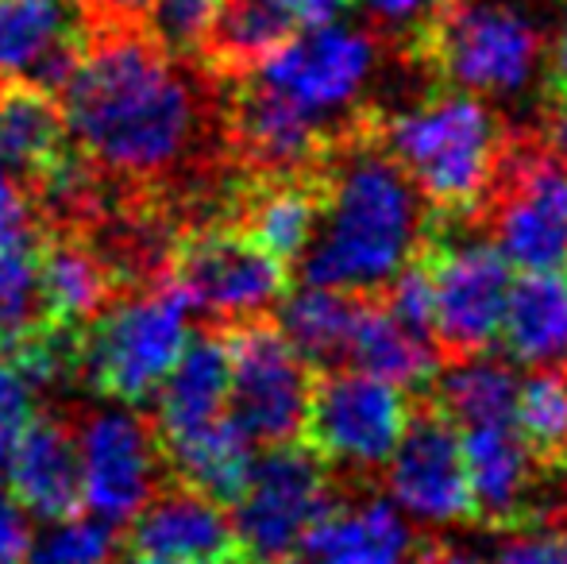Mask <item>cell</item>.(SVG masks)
Wrapping results in <instances>:
<instances>
[{"instance_id": "45", "label": "cell", "mask_w": 567, "mask_h": 564, "mask_svg": "<svg viewBox=\"0 0 567 564\" xmlns=\"http://www.w3.org/2000/svg\"><path fill=\"white\" fill-rule=\"evenodd\" d=\"M135 564H182V561H158V557H140Z\"/></svg>"}, {"instance_id": "15", "label": "cell", "mask_w": 567, "mask_h": 564, "mask_svg": "<svg viewBox=\"0 0 567 564\" xmlns=\"http://www.w3.org/2000/svg\"><path fill=\"white\" fill-rule=\"evenodd\" d=\"M85 47V0H0V82L54 93Z\"/></svg>"}, {"instance_id": "37", "label": "cell", "mask_w": 567, "mask_h": 564, "mask_svg": "<svg viewBox=\"0 0 567 564\" xmlns=\"http://www.w3.org/2000/svg\"><path fill=\"white\" fill-rule=\"evenodd\" d=\"M31 422H35V391L12 363H0V468Z\"/></svg>"}, {"instance_id": "5", "label": "cell", "mask_w": 567, "mask_h": 564, "mask_svg": "<svg viewBox=\"0 0 567 564\" xmlns=\"http://www.w3.org/2000/svg\"><path fill=\"white\" fill-rule=\"evenodd\" d=\"M332 480L317 452L301 444H270L255 457L239 495L231 499L236 553L247 564H286L332 511Z\"/></svg>"}, {"instance_id": "16", "label": "cell", "mask_w": 567, "mask_h": 564, "mask_svg": "<svg viewBox=\"0 0 567 564\" xmlns=\"http://www.w3.org/2000/svg\"><path fill=\"white\" fill-rule=\"evenodd\" d=\"M132 545L140 557L182 564H231L236 530L225 503L194 488L155 491L132 519Z\"/></svg>"}, {"instance_id": "23", "label": "cell", "mask_w": 567, "mask_h": 564, "mask_svg": "<svg viewBox=\"0 0 567 564\" xmlns=\"http://www.w3.org/2000/svg\"><path fill=\"white\" fill-rule=\"evenodd\" d=\"M236 136L262 171L293 174L321 155L324 129L298 116L270 93L247 85L236 105Z\"/></svg>"}, {"instance_id": "13", "label": "cell", "mask_w": 567, "mask_h": 564, "mask_svg": "<svg viewBox=\"0 0 567 564\" xmlns=\"http://www.w3.org/2000/svg\"><path fill=\"white\" fill-rule=\"evenodd\" d=\"M390 503L421 526H455L471 514L460 429L444 414H410L386 460Z\"/></svg>"}, {"instance_id": "24", "label": "cell", "mask_w": 567, "mask_h": 564, "mask_svg": "<svg viewBox=\"0 0 567 564\" xmlns=\"http://www.w3.org/2000/svg\"><path fill=\"white\" fill-rule=\"evenodd\" d=\"M66 151V121L51 93L8 82L0 90V166L12 174H39Z\"/></svg>"}, {"instance_id": "11", "label": "cell", "mask_w": 567, "mask_h": 564, "mask_svg": "<svg viewBox=\"0 0 567 564\" xmlns=\"http://www.w3.org/2000/svg\"><path fill=\"white\" fill-rule=\"evenodd\" d=\"M174 290L194 314L217 321H255L286 294V267L247 233L209 228L174 256Z\"/></svg>"}, {"instance_id": "2", "label": "cell", "mask_w": 567, "mask_h": 564, "mask_svg": "<svg viewBox=\"0 0 567 564\" xmlns=\"http://www.w3.org/2000/svg\"><path fill=\"white\" fill-rule=\"evenodd\" d=\"M425 240V197L402 166L374 147L340 155L321 217L301 252V279L343 294L382 290Z\"/></svg>"}, {"instance_id": "42", "label": "cell", "mask_w": 567, "mask_h": 564, "mask_svg": "<svg viewBox=\"0 0 567 564\" xmlns=\"http://www.w3.org/2000/svg\"><path fill=\"white\" fill-rule=\"evenodd\" d=\"M548 143H553V155L567 166V85L553 105V116H548Z\"/></svg>"}, {"instance_id": "12", "label": "cell", "mask_w": 567, "mask_h": 564, "mask_svg": "<svg viewBox=\"0 0 567 564\" xmlns=\"http://www.w3.org/2000/svg\"><path fill=\"white\" fill-rule=\"evenodd\" d=\"M433 340L449 352H483L498 337L514 267L491 240H455L433 256Z\"/></svg>"}, {"instance_id": "14", "label": "cell", "mask_w": 567, "mask_h": 564, "mask_svg": "<svg viewBox=\"0 0 567 564\" xmlns=\"http://www.w3.org/2000/svg\"><path fill=\"white\" fill-rule=\"evenodd\" d=\"M494 248L514 271L567 267V166L525 158L494 213Z\"/></svg>"}, {"instance_id": "40", "label": "cell", "mask_w": 567, "mask_h": 564, "mask_svg": "<svg viewBox=\"0 0 567 564\" xmlns=\"http://www.w3.org/2000/svg\"><path fill=\"white\" fill-rule=\"evenodd\" d=\"M28 550H31L28 514H23V506L0 483V564H28Z\"/></svg>"}, {"instance_id": "38", "label": "cell", "mask_w": 567, "mask_h": 564, "mask_svg": "<svg viewBox=\"0 0 567 564\" xmlns=\"http://www.w3.org/2000/svg\"><path fill=\"white\" fill-rule=\"evenodd\" d=\"M363 12L379 23L382 31H417V28H429L436 16L444 12L449 0H359Z\"/></svg>"}, {"instance_id": "39", "label": "cell", "mask_w": 567, "mask_h": 564, "mask_svg": "<svg viewBox=\"0 0 567 564\" xmlns=\"http://www.w3.org/2000/svg\"><path fill=\"white\" fill-rule=\"evenodd\" d=\"M0 244H31V205L8 166H0Z\"/></svg>"}, {"instance_id": "20", "label": "cell", "mask_w": 567, "mask_h": 564, "mask_svg": "<svg viewBox=\"0 0 567 564\" xmlns=\"http://www.w3.org/2000/svg\"><path fill=\"white\" fill-rule=\"evenodd\" d=\"M306 564H413L410 519L390 499L332 506L301 545Z\"/></svg>"}, {"instance_id": "30", "label": "cell", "mask_w": 567, "mask_h": 564, "mask_svg": "<svg viewBox=\"0 0 567 564\" xmlns=\"http://www.w3.org/2000/svg\"><path fill=\"white\" fill-rule=\"evenodd\" d=\"M514 425L537 460L567 457V368H537L517 383Z\"/></svg>"}, {"instance_id": "22", "label": "cell", "mask_w": 567, "mask_h": 564, "mask_svg": "<svg viewBox=\"0 0 567 564\" xmlns=\"http://www.w3.org/2000/svg\"><path fill=\"white\" fill-rule=\"evenodd\" d=\"M498 337L525 368H567V275L522 271L509 286Z\"/></svg>"}, {"instance_id": "36", "label": "cell", "mask_w": 567, "mask_h": 564, "mask_svg": "<svg viewBox=\"0 0 567 564\" xmlns=\"http://www.w3.org/2000/svg\"><path fill=\"white\" fill-rule=\"evenodd\" d=\"M486 564H567V526L517 530L494 545Z\"/></svg>"}, {"instance_id": "31", "label": "cell", "mask_w": 567, "mask_h": 564, "mask_svg": "<svg viewBox=\"0 0 567 564\" xmlns=\"http://www.w3.org/2000/svg\"><path fill=\"white\" fill-rule=\"evenodd\" d=\"M293 23L275 0H225L213 28L209 47L225 62L236 66H255L259 59H267L278 43L293 35Z\"/></svg>"}, {"instance_id": "26", "label": "cell", "mask_w": 567, "mask_h": 564, "mask_svg": "<svg viewBox=\"0 0 567 564\" xmlns=\"http://www.w3.org/2000/svg\"><path fill=\"white\" fill-rule=\"evenodd\" d=\"M166 452H171V464L178 468L182 483L217 503H231L239 495L255 464V441L236 425L231 414L166 444Z\"/></svg>"}, {"instance_id": "17", "label": "cell", "mask_w": 567, "mask_h": 564, "mask_svg": "<svg viewBox=\"0 0 567 564\" xmlns=\"http://www.w3.org/2000/svg\"><path fill=\"white\" fill-rule=\"evenodd\" d=\"M4 488L28 519H66L82 506L74 433L54 418H35L4 460Z\"/></svg>"}, {"instance_id": "10", "label": "cell", "mask_w": 567, "mask_h": 564, "mask_svg": "<svg viewBox=\"0 0 567 564\" xmlns=\"http://www.w3.org/2000/svg\"><path fill=\"white\" fill-rule=\"evenodd\" d=\"M410 422L405 391L343 368L313 383L306 429L317 457L343 464L351 472H374L390 460Z\"/></svg>"}, {"instance_id": "43", "label": "cell", "mask_w": 567, "mask_h": 564, "mask_svg": "<svg viewBox=\"0 0 567 564\" xmlns=\"http://www.w3.org/2000/svg\"><path fill=\"white\" fill-rule=\"evenodd\" d=\"M85 4H93L105 16H116V20H135V16L147 12L151 0H85Z\"/></svg>"}, {"instance_id": "29", "label": "cell", "mask_w": 567, "mask_h": 564, "mask_svg": "<svg viewBox=\"0 0 567 564\" xmlns=\"http://www.w3.org/2000/svg\"><path fill=\"white\" fill-rule=\"evenodd\" d=\"M321 217V197L306 182L282 178L275 186L259 189L247 205V236L270 252L275 259H301L317 233Z\"/></svg>"}, {"instance_id": "19", "label": "cell", "mask_w": 567, "mask_h": 564, "mask_svg": "<svg viewBox=\"0 0 567 564\" xmlns=\"http://www.w3.org/2000/svg\"><path fill=\"white\" fill-rule=\"evenodd\" d=\"M463 468H467L471 514L486 522H514L533 491L537 457L522 441L514 422L460 429Z\"/></svg>"}, {"instance_id": "25", "label": "cell", "mask_w": 567, "mask_h": 564, "mask_svg": "<svg viewBox=\"0 0 567 564\" xmlns=\"http://www.w3.org/2000/svg\"><path fill=\"white\" fill-rule=\"evenodd\" d=\"M105 301L109 271L90 248L62 240L39 256V309L54 329H82L105 309Z\"/></svg>"}, {"instance_id": "35", "label": "cell", "mask_w": 567, "mask_h": 564, "mask_svg": "<svg viewBox=\"0 0 567 564\" xmlns=\"http://www.w3.org/2000/svg\"><path fill=\"white\" fill-rule=\"evenodd\" d=\"M386 301L382 306L398 317L402 325H410L413 332H425L433 337V279H429V267L425 264H405L402 271L394 275L386 286Z\"/></svg>"}, {"instance_id": "46", "label": "cell", "mask_w": 567, "mask_h": 564, "mask_svg": "<svg viewBox=\"0 0 567 564\" xmlns=\"http://www.w3.org/2000/svg\"><path fill=\"white\" fill-rule=\"evenodd\" d=\"M0 363H4V337H0Z\"/></svg>"}, {"instance_id": "4", "label": "cell", "mask_w": 567, "mask_h": 564, "mask_svg": "<svg viewBox=\"0 0 567 564\" xmlns=\"http://www.w3.org/2000/svg\"><path fill=\"white\" fill-rule=\"evenodd\" d=\"M194 337V309L174 286L127 294L90 321L78 368L97 394L124 407L155 399Z\"/></svg>"}, {"instance_id": "9", "label": "cell", "mask_w": 567, "mask_h": 564, "mask_svg": "<svg viewBox=\"0 0 567 564\" xmlns=\"http://www.w3.org/2000/svg\"><path fill=\"white\" fill-rule=\"evenodd\" d=\"M82 506L109 526H127L158 491V433L124 402L90 410L74 429Z\"/></svg>"}, {"instance_id": "33", "label": "cell", "mask_w": 567, "mask_h": 564, "mask_svg": "<svg viewBox=\"0 0 567 564\" xmlns=\"http://www.w3.org/2000/svg\"><path fill=\"white\" fill-rule=\"evenodd\" d=\"M43 321L39 256L31 244H0V337H23Z\"/></svg>"}, {"instance_id": "44", "label": "cell", "mask_w": 567, "mask_h": 564, "mask_svg": "<svg viewBox=\"0 0 567 564\" xmlns=\"http://www.w3.org/2000/svg\"><path fill=\"white\" fill-rule=\"evenodd\" d=\"M553 70H556V78H560V85H567V20H564L560 35H556V47H553Z\"/></svg>"}, {"instance_id": "6", "label": "cell", "mask_w": 567, "mask_h": 564, "mask_svg": "<svg viewBox=\"0 0 567 564\" xmlns=\"http://www.w3.org/2000/svg\"><path fill=\"white\" fill-rule=\"evenodd\" d=\"M433 54L444 78L475 98H517L545 59V35L509 0H455L433 20Z\"/></svg>"}, {"instance_id": "41", "label": "cell", "mask_w": 567, "mask_h": 564, "mask_svg": "<svg viewBox=\"0 0 567 564\" xmlns=\"http://www.w3.org/2000/svg\"><path fill=\"white\" fill-rule=\"evenodd\" d=\"M286 16H290L293 28H321V23L340 20V12L348 8V0H275Z\"/></svg>"}, {"instance_id": "18", "label": "cell", "mask_w": 567, "mask_h": 564, "mask_svg": "<svg viewBox=\"0 0 567 564\" xmlns=\"http://www.w3.org/2000/svg\"><path fill=\"white\" fill-rule=\"evenodd\" d=\"M228 414V340L202 332L155 391V433L174 444Z\"/></svg>"}, {"instance_id": "32", "label": "cell", "mask_w": 567, "mask_h": 564, "mask_svg": "<svg viewBox=\"0 0 567 564\" xmlns=\"http://www.w3.org/2000/svg\"><path fill=\"white\" fill-rule=\"evenodd\" d=\"M116 526L93 514L54 519L39 537H31L28 564H113Z\"/></svg>"}, {"instance_id": "21", "label": "cell", "mask_w": 567, "mask_h": 564, "mask_svg": "<svg viewBox=\"0 0 567 564\" xmlns=\"http://www.w3.org/2000/svg\"><path fill=\"white\" fill-rule=\"evenodd\" d=\"M343 363L398 391H417L436 376V340L402 325L382 301H355Z\"/></svg>"}, {"instance_id": "7", "label": "cell", "mask_w": 567, "mask_h": 564, "mask_svg": "<svg viewBox=\"0 0 567 564\" xmlns=\"http://www.w3.org/2000/svg\"><path fill=\"white\" fill-rule=\"evenodd\" d=\"M374 70H379V47L371 31L332 20L321 28H301L298 35L278 43L267 59L255 62L247 85L278 98L317 129H329L337 116L359 105Z\"/></svg>"}, {"instance_id": "28", "label": "cell", "mask_w": 567, "mask_h": 564, "mask_svg": "<svg viewBox=\"0 0 567 564\" xmlns=\"http://www.w3.org/2000/svg\"><path fill=\"white\" fill-rule=\"evenodd\" d=\"M351 317H355V298L351 294L306 283L282 301L278 332L290 340V348L309 368H329V363L343 360Z\"/></svg>"}, {"instance_id": "27", "label": "cell", "mask_w": 567, "mask_h": 564, "mask_svg": "<svg viewBox=\"0 0 567 564\" xmlns=\"http://www.w3.org/2000/svg\"><path fill=\"white\" fill-rule=\"evenodd\" d=\"M514 368L494 356L467 352L452 363L436 383V399H441V414L455 429H475V425H498L514 422V402H517Z\"/></svg>"}, {"instance_id": "34", "label": "cell", "mask_w": 567, "mask_h": 564, "mask_svg": "<svg viewBox=\"0 0 567 564\" xmlns=\"http://www.w3.org/2000/svg\"><path fill=\"white\" fill-rule=\"evenodd\" d=\"M225 0H151V35L166 54H197L209 47Z\"/></svg>"}, {"instance_id": "8", "label": "cell", "mask_w": 567, "mask_h": 564, "mask_svg": "<svg viewBox=\"0 0 567 564\" xmlns=\"http://www.w3.org/2000/svg\"><path fill=\"white\" fill-rule=\"evenodd\" d=\"M313 371L290 340L262 321L228 337V414L255 444H290L306 433Z\"/></svg>"}, {"instance_id": "1", "label": "cell", "mask_w": 567, "mask_h": 564, "mask_svg": "<svg viewBox=\"0 0 567 564\" xmlns=\"http://www.w3.org/2000/svg\"><path fill=\"white\" fill-rule=\"evenodd\" d=\"M59 93L66 136L124 178H163L202 136L194 78L155 39L132 31L85 47Z\"/></svg>"}, {"instance_id": "3", "label": "cell", "mask_w": 567, "mask_h": 564, "mask_svg": "<svg viewBox=\"0 0 567 564\" xmlns=\"http://www.w3.org/2000/svg\"><path fill=\"white\" fill-rule=\"evenodd\" d=\"M386 155L436 209H475L498 178V116L475 93H436L390 116Z\"/></svg>"}]
</instances>
